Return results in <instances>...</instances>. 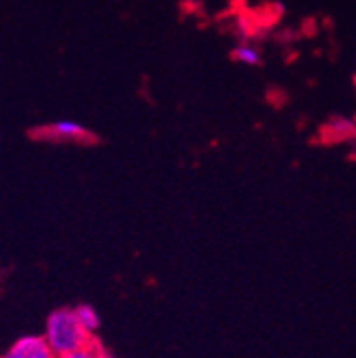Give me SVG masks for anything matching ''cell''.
I'll return each instance as SVG.
<instances>
[{"label":"cell","instance_id":"6da1fadb","mask_svg":"<svg viewBox=\"0 0 356 358\" xmlns=\"http://www.w3.org/2000/svg\"><path fill=\"white\" fill-rule=\"evenodd\" d=\"M43 337H45V341H48L50 350L56 354V358L66 356L75 350H81L94 341V337L77 322L73 309H69V307H60L50 313Z\"/></svg>","mask_w":356,"mask_h":358},{"label":"cell","instance_id":"7a4b0ae2","mask_svg":"<svg viewBox=\"0 0 356 358\" xmlns=\"http://www.w3.org/2000/svg\"><path fill=\"white\" fill-rule=\"evenodd\" d=\"M0 358H56L43 335H24Z\"/></svg>","mask_w":356,"mask_h":358},{"label":"cell","instance_id":"3957f363","mask_svg":"<svg viewBox=\"0 0 356 358\" xmlns=\"http://www.w3.org/2000/svg\"><path fill=\"white\" fill-rule=\"evenodd\" d=\"M325 143H339L348 139H356V124L346 117H333L320 128Z\"/></svg>","mask_w":356,"mask_h":358},{"label":"cell","instance_id":"277c9868","mask_svg":"<svg viewBox=\"0 0 356 358\" xmlns=\"http://www.w3.org/2000/svg\"><path fill=\"white\" fill-rule=\"evenodd\" d=\"M48 132H50V137L64 139V141H83V139H87V134H90L81 124H77L73 120H60V122L48 126Z\"/></svg>","mask_w":356,"mask_h":358},{"label":"cell","instance_id":"5b68a950","mask_svg":"<svg viewBox=\"0 0 356 358\" xmlns=\"http://www.w3.org/2000/svg\"><path fill=\"white\" fill-rule=\"evenodd\" d=\"M73 313H75V318H77V322L87 331V333H94V331H99V327H101V318H99V313H97V309L92 307V305H77L75 309H73Z\"/></svg>","mask_w":356,"mask_h":358},{"label":"cell","instance_id":"8992f818","mask_svg":"<svg viewBox=\"0 0 356 358\" xmlns=\"http://www.w3.org/2000/svg\"><path fill=\"white\" fill-rule=\"evenodd\" d=\"M231 58L235 62H243V64H250V66H258L262 62L258 50L250 48V45H239V48H235L233 54H231Z\"/></svg>","mask_w":356,"mask_h":358},{"label":"cell","instance_id":"52a82bcc","mask_svg":"<svg viewBox=\"0 0 356 358\" xmlns=\"http://www.w3.org/2000/svg\"><path fill=\"white\" fill-rule=\"evenodd\" d=\"M60 358H109V356L103 352V348L97 341H92L90 345H85L81 350H75V352H71L66 356H60Z\"/></svg>","mask_w":356,"mask_h":358},{"label":"cell","instance_id":"ba28073f","mask_svg":"<svg viewBox=\"0 0 356 358\" xmlns=\"http://www.w3.org/2000/svg\"><path fill=\"white\" fill-rule=\"evenodd\" d=\"M354 83H356V79H354Z\"/></svg>","mask_w":356,"mask_h":358}]
</instances>
